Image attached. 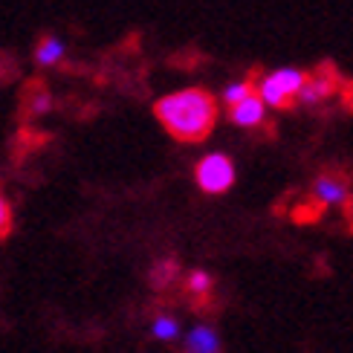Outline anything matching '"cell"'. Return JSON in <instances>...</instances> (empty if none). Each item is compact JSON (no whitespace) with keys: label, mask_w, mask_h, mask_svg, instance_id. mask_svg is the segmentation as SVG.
Returning a JSON list of instances; mask_svg holds the SVG:
<instances>
[{"label":"cell","mask_w":353,"mask_h":353,"mask_svg":"<svg viewBox=\"0 0 353 353\" xmlns=\"http://www.w3.org/2000/svg\"><path fill=\"white\" fill-rule=\"evenodd\" d=\"M313 194L321 205H345L347 203V183L336 174H321L313 183Z\"/></svg>","instance_id":"4"},{"label":"cell","mask_w":353,"mask_h":353,"mask_svg":"<svg viewBox=\"0 0 353 353\" xmlns=\"http://www.w3.org/2000/svg\"><path fill=\"white\" fill-rule=\"evenodd\" d=\"M154 113L174 139L200 142L212 134L217 119V105L200 87H188V90H176L165 99H159Z\"/></svg>","instance_id":"1"},{"label":"cell","mask_w":353,"mask_h":353,"mask_svg":"<svg viewBox=\"0 0 353 353\" xmlns=\"http://www.w3.org/2000/svg\"><path fill=\"white\" fill-rule=\"evenodd\" d=\"M188 290L194 292V296H209V290H212V275L209 272H203V270H194L188 275Z\"/></svg>","instance_id":"11"},{"label":"cell","mask_w":353,"mask_h":353,"mask_svg":"<svg viewBox=\"0 0 353 353\" xmlns=\"http://www.w3.org/2000/svg\"><path fill=\"white\" fill-rule=\"evenodd\" d=\"M307 84V72L296 70V67H284V70H275L270 76H263L258 81V96L267 101V108L275 110H290L292 105L299 101L301 87Z\"/></svg>","instance_id":"2"},{"label":"cell","mask_w":353,"mask_h":353,"mask_svg":"<svg viewBox=\"0 0 353 353\" xmlns=\"http://www.w3.org/2000/svg\"><path fill=\"white\" fill-rule=\"evenodd\" d=\"M185 353H220V336L209 325L191 327L185 336Z\"/></svg>","instance_id":"7"},{"label":"cell","mask_w":353,"mask_h":353,"mask_svg":"<svg viewBox=\"0 0 353 353\" xmlns=\"http://www.w3.org/2000/svg\"><path fill=\"white\" fill-rule=\"evenodd\" d=\"M35 58H38V64L52 67V64H58V61L64 58V43L58 41V38H43V41L38 43Z\"/></svg>","instance_id":"8"},{"label":"cell","mask_w":353,"mask_h":353,"mask_svg":"<svg viewBox=\"0 0 353 353\" xmlns=\"http://www.w3.org/2000/svg\"><path fill=\"white\" fill-rule=\"evenodd\" d=\"M252 93H255L252 81H232L226 90H223V101L232 108V105H238V101H243L246 96H252Z\"/></svg>","instance_id":"9"},{"label":"cell","mask_w":353,"mask_h":353,"mask_svg":"<svg viewBox=\"0 0 353 353\" xmlns=\"http://www.w3.org/2000/svg\"><path fill=\"white\" fill-rule=\"evenodd\" d=\"M12 229V209H9V200L0 194V238H6Z\"/></svg>","instance_id":"12"},{"label":"cell","mask_w":353,"mask_h":353,"mask_svg":"<svg viewBox=\"0 0 353 353\" xmlns=\"http://www.w3.org/2000/svg\"><path fill=\"white\" fill-rule=\"evenodd\" d=\"M333 90H336L333 72L319 70V72H313V76H307V84L301 87V93H299V101L301 105H319V101H325L327 96H333Z\"/></svg>","instance_id":"5"},{"label":"cell","mask_w":353,"mask_h":353,"mask_svg":"<svg viewBox=\"0 0 353 353\" xmlns=\"http://www.w3.org/2000/svg\"><path fill=\"white\" fill-rule=\"evenodd\" d=\"M263 113H267V101L258 96V90L252 96H246L238 105H232V122L241 128H258L263 122Z\"/></svg>","instance_id":"6"},{"label":"cell","mask_w":353,"mask_h":353,"mask_svg":"<svg viewBox=\"0 0 353 353\" xmlns=\"http://www.w3.org/2000/svg\"><path fill=\"white\" fill-rule=\"evenodd\" d=\"M176 333H180V325H176L171 316H159V319H154V336H157V339L171 342V339H176Z\"/></svg>","instance_id":"10"},{"label":"cell","mask_w":353,"mask_h":353,"mask_svg":"<svg viewBox=\"0 0 353 353\" xmlns=\"http://www.w3.org/2000/svg\"><path fill=\"white\" fill-rule=\"evenodd\" d=\"M197 185L205 194H223L234 183V163L226 154H209L197 163Z\"/></svg>","instance_id":"3"},{"label":"cell","mask_w":353,"mask_h":353,"mask_svg":"<svg viewBox=\"0 0 353 353\" xmlns=\"http://www.w3.org/2000/svg\"><path fill=\"white\" fill-rule=\"evenodd\" d=\"M47 108H50V93H38L32 110H35V113H41V110H47Z\"/></svg>","instance_id":"13"}]
</instances>
